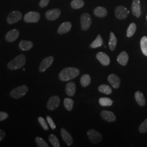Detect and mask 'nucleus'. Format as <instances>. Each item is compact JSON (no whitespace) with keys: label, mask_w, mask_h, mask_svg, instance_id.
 <instances>
[{"label":"nucleus","mask_w":147,"mask_h":147,"mask_svg":"<svg viewBox=\"0 0 147 147\" xmlns=\"http://www.w3.org/2000/svg\"><path fill=\"white\" fill-rule=\"evenodd\" d=\"M127 13H128V14L130 13V11H127Z\"/></svg>","instance_id":"nucleus-41"},{"label":"nucleus","mask_w":147,"mask_h":147,"mask_svg":"<svg viewBox=\"0 0 147 147\" xmlns=\"http://www.w3.org/2000/svg\"><path fill=\"white\" fill-rule=\"evenodd\" d=\"M71 28V24L68 21L64 22L60 25V26L59 27L57 32L59 34H63L70 31Z\"/></svg>","instance_id":"nucleus-18"},{"label":"nucleus","mask_w":147,"mask_h":147,"mask_svg":"<svg viewBox=\"0 0 147 147\" xmlns=\"http://www.w3.org/2000/svg\"><path fill=\"white\" fill-rule=\"evenodd\" d=\"M136 31V25L135 23H131L127 30V37L130 38L134 36L135 32Z\"/></svg>","instance_id":"nucleus-30"},{"label":"nucleus","mask_w":147,"mask_h":147,"mask_svg":"<svg viewBox=\"0 0 147 147\" xmlns=\"http://www.w3.org/2000/svg\"><path fill=\"white\" fill-rule=\"evenodd\" d=\"M40 15L36 11H30L27 13L24 17V20L27 23H36L39 21Z\"/></svg>","instance_id":"nucleus-5"},{"label":"nucleus","mask_w":147,"mask_h":147,"mask_svg":"<svg viewBox=\"0 0 147 147\" xmlns=\"http://www.w3.org/2000/svg\"><path fill=\"white\" fill-rule=\"evenodd\" d=\"M108 81L114 88H118L121 84V79L115 74H110L108 76Z\"/></svg>","instance_id":"nucleus-14"},{"label":"nucleus","mask_w":147,"mask_h":147,"mask_svg":"<svg viewBox=\"0 0 147 147\" xmlns=\"http://www.w3.org/2000/svg\"><path fill=\"white\" fill-rule=\"evenodd\" d=\"M49 140L51 143V144L53 145V147H60L61 146L58 138L55 135L51 134L49 137Z\"/></svg>","instance_id":"nucleus-33"},{"label":"nucleus","mask_w":147,"mask_h":147,"mask_svg":"<svg viewBox=\"0 0 147 147\" xmlns=\"http://www.w3.org/2000/svg\"><path fill=\"white\" fill-rule=\"evenodd\" d=\"M47 120L49 124L50 125V126L51 127V128L53 129V130L55 129L56 127V126L54 121H53L52 118L51 117H50V116H47Z\"/></svg>","instance_id":"nucleus-37"},{"label":"nucleus","mask_w":147,"mask_h":147,"mask_svg":"<svg viewBox=\"0 0 147 147\" xmlns=\"http://www.w3.org/2000/svg\"><path fill=\"white\" fill-rule=\"evenodd\" d=\"M87 135L90 141L94 144H96L101 142L102 138L100 132L93 129L88 130L87 132Z\"/></svg>","instance_id":"nucleus-4"},{"label":"nucleus","mask_w":147,"mask_h":147,"mask_svg":"<svg viewBox=\"0 0 147 147\" xmlns=\"http://www.w3.org/2000/svg\"><path fill=\"white\" fill-rule=\"evenodd\" d=\"M61 134L63 141L68 146H71L73 144V140L72 137L64 128H62L61 129Z\"/></svg>","instance_id":"nucleus-17"},{"label":"nucleus","mask_w":147,"mask_h":147,"mask_svg":"<svg viewBox=\"0 0 147 147\" xmlns=\"http://www.w3.org/2000/svg\"><path fill=\"white\" fill-rule=\"evenodd\" d=\"M91 82L90 76L88 74H84L81 78L80 80V82L82 86L86 87L89 86Z\"/></svg>","instance_id":"nucleus-25"},{"label":"nucleus","mask_w":147,"mask_h":147,"mask_svg":"<svg viewBox=\"0 0 147 147\" xmlns=\"http://www.w3.org/2000/svg\"><path fill=\"white\" fill-rule=\"evenodd\" d=\"M5 136V132L0 129V142L2 141Z\"/></svg>","instance_id":"nucleus-40"},{"label":"nucleus","mask_w":147,"mask_h":147,"mask_svg":"<svg viewBox=\"0 0 147 147\" xmlns=\"http://www.w3.org/2000/svg\"><path fill=\"white\" fill-rule=\"evenodd\" d=\"M60 102L61 100L58 96L54 95L51 96L47 102V109L51 111L56 110L60 104Z\"/></svg>","instance_id":"nucleus-8"},{"label":"nucleus","mask_w":147,"mask_h":147,"mask_svg":"<svg viewBox=\"0 0 147 147\" xmlns=\"http://www.w3.org/2000/svg\"><path fill=\"white\" fill-rule=\"evenodd\" d=\"M94 13L95 16L99 17V18H103L107 16V11L106 9L102 7H98L95 8L94 11Z\"/></svg>","instance_id":"nucleus-23"},{"label":"nucleus","mask_w":147,"mask_h":147,"mask_svg":"<svg viewBox=\"0 0 147 147\" xmlns=\"http://www.w3.org/2000/svg\"><path fill=\"white\" fill-rule=\"evenodd\" d=\"M76 91V84L73 81L67 83L65 86V92L69 96H73Z\"/></svg>","instance_id":"nucleus-19"},{"label":"nucleus","mask_w":147,"mask_h":147,"mask_svg":"<svg viewBox=\"0 0 147 147\" xmlns=\"http://www.w3.org/2000/svg\"><path fill=\"white\" fill-rule=\"evenodd\" d=\"M84 2L82 0H73L71 2V6L73 9H80L84 7Z\"/></svg>","instance_id":"nucleus-32"},{"label":"nucleus","mask_w":147,"mask_h":147,"mask_svg":"<svg viewBox=\"0 0 147 147\" xmlns=\"http://www.w3.org/2000/svg\"><path fill=\"white\" fill-rule=\"evenodd\" d=\"M8 114L5 112H0V121H4L8 117Z\"/></svg>","instance_id":"nucleus-38"},{"label":"nucleus","mask_w":147,"mask_h":147,"mask_svg":"<svg viewBox=\"0 0 147 147\" xmlns=\"http://www.w3.org/2000/svg\"><path fill=\"white\" fill-rule=\"evenodd\" d=\"M28 88L26 85H22L13 89L10 93L11 96L14 99H19L26 94Z\"/></svg>","instance_id":"nucleus-3"},{"label":"nucleus","mask_w":147,"mask_h":147,"mask_svg":"<svg viewBox=\"0 0 147 147\" xmlns=\"http://www.w3.org/2000/svg\"></svg>","instance_id":"nucleus-43"},{"label":"nucleus","mask_w":147,"mask_h":147,"mask_svg":"<svg viewBox=\"0 0 147 147\" xmlns=\"http://www.w3.org/2000/svg\"><path fill=\"white\" fill-rule=\"evenodd\" d=\"M61 11L58 8L53 9L47 11L45 13V16L47 20L50 21H53L56 20L61 15Z\"/></svg>","instance_id":"nucleus-11"},{"label":"nucleus","mask_w":147,"mask_h":147,"mask_svg":"<svg viewBox=\"0 0 147 147\" xmlns=\"http://www.w3.org/2000/svg\"><path fill=\"white\" fill-rule=\"evenodd\" d=\"M99 102L102 106H110L113 104V101L110 98L102 97L99 99Z\"/></svg>","instance_id":"nucleus-31"},{"label":"nucleus","mask_w":147,"mask_h":147,"mask_svg":"<svg viewBox=\"0 0 147 147\" xmlns=\"http://www.w3.org/2000/svg\"><path fill=\"white\" fill-rule=\"evenodd\" d=\"M115 14L118 19H125L127 17L128 13L126 7L123 5H118L115 9Z\"/></svg>","instance_id":"nucleus-9"},{"label":"nucleus","mask_w":147,"mask_h":147,"mask_svg":"<svg viewBox=\"0 0 147 147\" xmlns=\"http://www.w3.org/2000/svg\"><path fill=\"white\" fill-rule=\"evenodd\" d=\"M98 90L101 93H104L105 94H111L112 92V90L110 87L106 84H102L98 87Z\"/></svg>","instance_id":"nucleus-27"},{"label":"nucleus","mask_w":147,"mask_h":147,"mask_svg":"<svg viewBox=\"0 0 147 147\" xmlns=\"http://www.w3.org/2000/svg\"><path fill=\"white\" fill-rule=\"evenodd\" d=\"M20 32L16 29H13L8 32L5 35V40L8 42H13L16 41L19 36Z\"/></svg>","instance_id":"nucleus-12"},{"label":"nucleus","mask_w":147,"mask_h":147,"mask_svg":"<svg viewBox=\"0 0 147 147\" xmlns=\"http://www.w3.org/2000/svg\"><path fill=\"white\" fill-rule=\"evenodd\" d=\"M54 58L53 56H49L44 59L40 63L39 70L40 72H44L49 68L53 64Z\"/></svg>","instance_id":"nucleus-10"},{"label":"nucleus","mask_w":147,"mask_h":147,"mask_svg":"<svg viewBox=\"0 0 147 147\" xmlns=\"http://www.w3.org/2000/svg\"><path fill=\"white\" fill-rule=\"evenodd\" d=\"M80 74L79 69L74 67H68L63 69L59 74V79L62 81H68L78 77Z\"/></svg>","instance_id":"nucleus-1"},{"label":"nucleus","mask_w":147,"mask_h":147,"mask_svg":"<svg viewBox=\"0 0 147 147\" xmlns=\"http://www.w3.org/2000/svg\"><path fill=\"white\" fill-rule=\"evenodd\" d=\"M103 43V40L102 38L101 37L100 35H98L96 39L93 42L91 43L90 44V47L92 48H97V47H100Z\"/></svg>","instance_id":"nucleus-28"},{"label":"nucleus","mask_w":147,"mask_h":147,"mask_svg":"<svg viewBox=\"0 0 147 147\" xmlns=\"http://www.w3.org/2000/svg\"><path fill=\"white\" fill-rule=\"evenodd\" d=\"M74 102L73 100L70 98H65L64 100V106L67 110L70 111L73 108Z\"/></svg>","instance_id":"nucleus-26"},{"label":"nucleus","mask_w":147,"mask_h":147,"mask_svg":"<svg viewBox=\"0 0 147 147\" xmlns=\"http://www.w3.org/2000/svg\"><path fill=\"white\" fill-rule=\"evenodd\" d=\"M33 46V42L31 41L21 40L19 43V48L22 51H28L31 49Z\"/></svg>","instance_id":"nucleus-22"},{"label":"nucleus","mask_w":147,"mask_h":147,"mask_svg":"<svg viewBox=\"0 0 147 147\" xmlns=\"http://www.w3.org/2000/svg\"><path fill=\"white\" fill-rule=\"evenodd\" d=\"M38 121L40 123V124L41 125V126H42L44 130H49V127L47 125V123L46 121H45V119H44V118H42V117H39L38 118Z\"/></svg>","instance_id":"nucleus-35"},{"label":"nucleus","mask_w":147,"mask_h":147,"mask_svg":"<svg viewBox=\"0 0 147 147\" xmlns=\"http://www.w3.org/2000/svg\"><path fill=\"white\" fill-rule=\"evenodd\" d=\"M132 12L137 18H138L141 14V5L140 0H133L131 5Z\"/></svg>","instance_id":"nucleus-15"},{"label":"nucleus","mask_w":147,"mask_h":147,"mask_svg":"<svg viewBox=\"0 0 147 147\" xmlns=\"http://www.w3.org/2000/svg\"><path fill=\"white\" fill-rule=\"evenodd\" d=\"M96 57L100 63L104 66H107L110 63V57L105 53L99 52L96 54Z\"/></svg>","instance_id":"nucleus-13"},{"label":"nucleus","mask_w":147,"mask_h":147,"mask_svg":"<svg viewBox=\"0 0 147 147\" xmlns=\"http://www.w3.org/2000/svg\"><path fill=\"white\" fill-rule=\"evenodd\" d=\"M135 98L137 102L141 106H143L146 105V99L142 92L140 91H137L135 94Z\"/></svg>","instance_id":"nucleus-21"},{"label":"nucleus","mask_w":147,"mask_h":147,"mask_svg":"<svg viewBox=\"0 0 147 147\" xmlns=\"http://www.w3.org/2000/svg\"><path fill=\"white\" fill-rule=\"evenodd\" d=\"M22 18V14L19 11H11L7 18V22L9 24H14L20 21Z\"/></svg>","instance_id":"nucleus-7"},{"label":"nucleus","mask_w":147,"mask_h":147,"mask_svg":"<svg viewBox=\"0 0 147 147\" xmlns=\"http://www.w3.org/2000/svg\"><path fill=\"white\" fill-rule=\"evenodd\" d=\"M140 44L142 53L145 56H147V37L146 36L142 37Z\"/></svg>","instance_id":"nucleus-29"},{"label":"nucleus","mask_w":147,"mask_h":147,"mask_svg":"<svg viewBox=\"0 0 147 147\" xmlns=\"http://www.w3.org/2000/svg\"><path fill=\"white\" fill-rule=\"evenodd\" d=\"M26 61V59L25 56L23 54H20L9 62L7 65V67L8 69L11 70L19 69L25 65Z\"/></svg>","instance_id":"nucleus-2"},{"label":"nucleus","mask_w":147,"mask_h":147,"mask_svg":"<svg viewBox=\"0 0 147 147\" xmlns=\"http://www.w3.org/2000/svg\"><path fill=\"white\" fill-rule=\"evenodd\" d=\"M50 0H40L39 2V6L42 8L46 7L49 4Z\"/></svg>","instance_id":"nucleus-39"},{"label":"nucleus","mask_w":147,"mask_h":147,"mask_svg":"<svg viewBox=\"0 0 147 147\" xmlns=\"http://www.w3.org/2000/svg\"><path fill=\"white\" fill-rule=\"evenodd\" d=\"M92 24L91 17L88 13H84L81 16V25L83 31L89 29Z\"/></svg>","instance_id":"nucleus-6"},{"label":"nucleus","mask_w":147,"mask_h":147,"mask_svg":"<svg viewBox=\"0 0 147 147\" xmlns=\"http://www.w3.org/2000/svg\"><path fill=\"white\" fill-rule=\"evenodd\" d=\"M102 118L108 122H113L116 120V117L112 112L108 111H102L100 113Z\"/></svg>","instance_id":"nucleus-16"},{"label":"nucleus","mask_w":147,"mask_h":147,"mask_svg":"<svg viewBox=\"0 0 147 147\" xmlns=\"http://www.w3.org/2000/svg\"><path fill=\"white\" fill-rule=\"evenodd\" d=\"M117 43V39L113 32H111L110 33V41H109V47L112 51H113L116 49Z\"/></svg>","instance_id":"nucleus-24"},{"label":"nucleus","mask_w":147,"mask_h":147,"mask_svg":"<svg viewBox=\"0 0 147 147\" xmlns=\"http://www.w3.org/2000/svg\"><path fill=\"white\" fill-rule=\"evenodd\" d=\"M128 60H129L128 54L124 51H122L117 57L118 62L123 66L126 65L128 62Z\"/></svg>","instance_id":"nucleus-20"},{"label":"nucleus","mask_w":147,"mask_h":147,"mask_svg":"<svg viewBox=\"0 0 147 147\" xmlns=\"http://www.w3.org/2000/svg\"><path fill=\"white\" fill-rule=\"evenodd\" d=\"M36 142L37 146L39 147H49V145L47 143L45 142L42 138L40 137H37L36 138Z\"/></svg>","instance_id":"nucleus-34"},{"label":"nucleus","mask_w":147,"mask_h":147,"mask_svg":"<svg viewBox=\"0 0 147 147\" xmlns=\"http://www.w3.org/2000/svg\"><path fill=\"white\" fill-rule=\"evenodd\" d=\"M23 70L25 71V68H23Z\"/></svg>","instance_id":"nucleus-42"},{"label":"nucleus","mask_w":147,"mask_h":147,"mask_svg":"<svg viewBox=\"0 0 147 147\" xmlns=\"http://www.w3.org/2000/svg\"><path fill=\"white\" fill-rule=\"evenodd\" d=\"M139 131L141 133H145L147 132V118L142 123L139 127Z\"/></svg>","instance_id":"nucleus-36"}]
</instances>
